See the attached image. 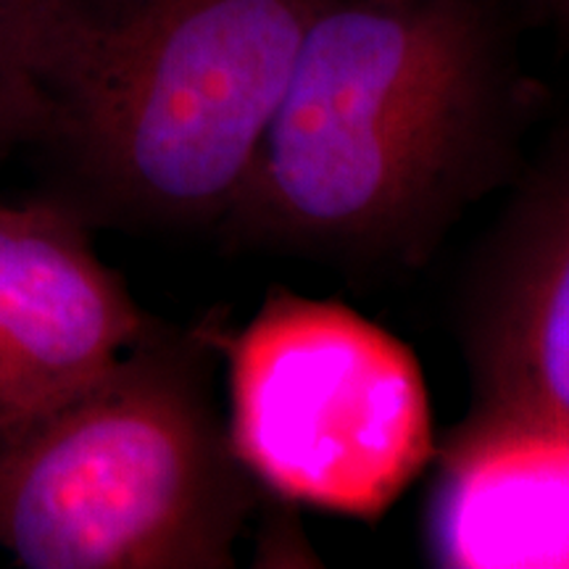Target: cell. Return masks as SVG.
Segmentation results:
<instances>
[{
    "mask_svg": "<svg viewBox=\"0 0 569 569\" xmlns=\"http://www.w3.org/2000/svg\"><path fill=\"white\" fill-rule=\"evenodd\" d=\"M203 330L227 365L230 443L259 488L377 519L436 451L417 359L348 306L272 290L243 330Z\"/></svg>",
    "mask_w": 569,
    "mask_h": 569,
    "instance_id": "277c9868",
    "label": "cell"
},
{
    "mask_svg": "<svg viewBox=\"0 0 569 569\" xmlns=\"http://www.w3.org/2000/svg\"><path fill=\"white\" fill-rule=\"evenodd\" d=\"M561 459V478H565V490H567V507H569V443L559 451Z\"/></svg>",
    "mask_w": 569,
    "mask_h": 569,
    "instance_id": "9c48e42d",
    "label": "cell"
},
{
    "mask_svg": "<svg viewBox=\"0 0 569 569\" xmlns=\"http://www.w3.org/2000/svg\"><path fill=\"white\" fill-rule=\"evenodd\" d=\"M30 0H0V156L19 148L24 132V30Z\"/></svg>",
    "mask_w": 569,
    "mask_h": 569,
    "instance_id": "52a82bcc",
    "label": "cell"
},
{
    "mask_svg": "<svg viewBox=\"0 0 569 569\" xmlns=\"http://www.w3.org/2000/svg\"><path fill=\"white\" fill-rule=\"evenodd\" d=\"M540 98L509 0H330L224 230L317 256H409L501 174Z\"/></svg>",
    "mask_w": 569,
    "mask_h": 569,
    "instance_id": "6da1fadb",
    "label": "cell"
},
{
    "mask_svg": "<svg viewBox=\"0 0 569 569\" xmlns=\"http://www.w3.org/2000/svg\"><path fill=\"white\" fill-rule=\"evenodd\" d=\"M475 415L459 432L569 443V134L498 234L469 315Z\"/></svg>",
    "mask_w": 569,
    "mask_h": 569,
    "instance_id": "5b68a950",
    "label": "cell"
},
{
    "mask_svg": "<svg viewBox=\"0 0 569 569\" xmlns=\"http://www.w3.org/2000/svg\"><path fill=\"white\" fill-rule=\"evenodd\" d=\"M203 325H151L109 372L0 425V549L24 569H224L259 482L213 398Z\"/></svg>",
    "mask_w": 569,
    "mask_h": 569,
    "instance_id": "3957f363",
    "label": "cell"
},
{
    "mask_svg": "<svg viewBox=\"0 0 569 569\" xmlns=\"http://www.w3.org/2000/svg\"><path fill=\"white\" fill-rule=\"evenodd\" d=\"M67 206L0 203V425L90 386L153 319Z\"/></svg>",
    "mask_w": 569,
    "mask_h": 569,
    "instance_id": "8992f818",
    "label": "cell"
},
{
    "mask_svg": "<svg viewBox=\"0 0 569 569\" xmlns=\"http://www.w3.org/2000/svg\"><path fill=\"white\" fill-rule=\"evenodd\" d=\"M530 11L557 32V38L569 48V0H528Z\"/></svg>",
    "mask_w": 569,
    "mask_h": 569,
    "instance_id": "ba28073f",
    "label": "cell"
},
{
    "mask_svg": "<svg viewBox=\"0 0 569 569\" xmlns=\"http://www.w3.org/2000/svg\"><path fill=\"white\" fill-rule=\"evenodd\" d=\"M330 0H30L19 146L92 224L224 222Z\"/></svg>",
    "mask_w": 569,
    "mask_h": 569,
    "instance_id": "7a4b0ae2",
    "label": "cell"
}]
</instances>
